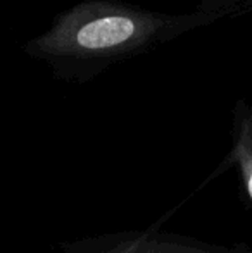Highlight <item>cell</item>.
Masks as SVG:
<instances>
[{
	"label": "cell",
	"mask_w": 252,
	"mask_h": 253,
	"mask_svg": "<svg viewBox=\"0 0 252 253\" xmlns=\"http://www.w3.org/2000/svg\"><path fill=\"white\" fill-rule=\"evenodd\" d=\"M232 160L237 164L252 202V103L239 100L233 110Z\"/></svg>",
	"instance_id": "obj_3"
},
{
	"label": "cell",
	"mask_w": 252,
	"mask_h": 253,
	"mask_svg": "<svg viewBox=\"0 0 252 253\" xmlns=\"http://www.w3.org/2000/svg\"><path fill=\"white\" fill-rule=\"evenodd\" d=\"M214 23L199 12L164 14L119 0H83L35 38L30 52L87 81L195 28Z\"/></svg>",
	"instance_id": "obj_1"
},
{
	"label": "cell",
	"mask_w": 252,
	"mask_h": 253,
	"mask_svg": "<svg viewBox=\"0 0 252 253\" xmlns=\"http://www.w3.org/2000/svg\"><path fill=\"white\" fill-rule=\"evenodd\" d=\"M74 253H249L168 233H121L85 240Z\"/></svg>",
	"instance_id": "obj_2"
},
{
	"label": "cell",
	"mask_w": 252,
	"mask_h": 253,
	"mask_svg": "<svg viewBox=\"0 0 252 253\" xmlns=\"http://www.w3.org/2000/svg\"><path fill=\"white\" fill-rule=\"evenodd\" d=\"M195 12L211 17L212 21L239 17L252 12V0H197Z\"/></svg>",
	"instance_id": "obj_4"
}]
</instances>
